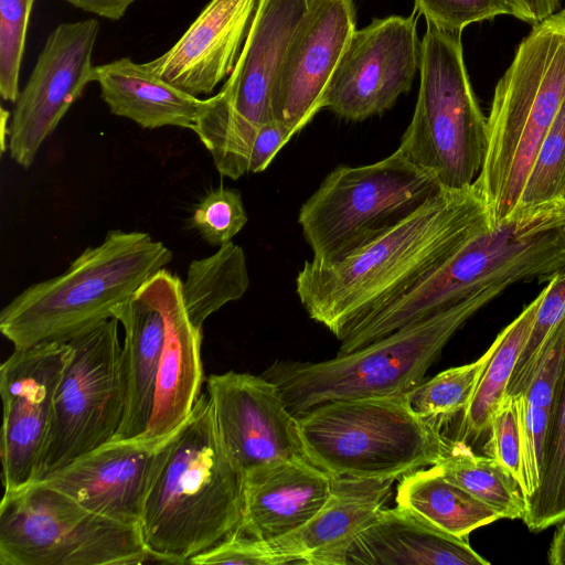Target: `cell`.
Masks as SVG:
<instances>
[{"instance_id": "6da1fadb", "label": "cell", "mask_w": 565, "mask_h": 565, "mask_svg": "<svg viewBox=\"0 0 565 565\" xmlns=\"http://www.w3.org/2000/svg\"><path fill=\"white\" fill-rule=\"evenodd\" d=\"M493 226L475 183L443 189L342 262L306 260L296 277L297 296L308 316L341 340L351 327L405 295Z\"/></svg>"}, {"instance_id": "7a4b0ae2", "label": "cell", "mask_w": 565, "mask_h": 565, "mask_svg": "<svg viewBox=\"0 0 565 565\" xmlns=\"http://www.w3.org/2000/svg\"><path fill=\"white\" fill-rule=\"evenodd\" d=\"M562 271L565 210L554 202L521 205L405 295L351 327L340 340L338 354L461 302L483 308L514 285L547 282Z\"/></svg>"}, {"instance_id": "3957f363", "label": "cell", "mask_w": 565, "mask_h": 565, "mask_svg": "<svg viewBox=\"0 0 565 565\" xmlns=\"http://www.w3.org/2000/svg\"><path fill=\"white\" fill-rule=\"evenodd\" d=\"M245 476L227 454L207 394L160 443L140 532L154 562L188 564L242 524Z\"/></svg>"}, {"instance_id": "277c9868", "label": "cell", "mask_w": 565, "mask_h": 565, "mask_svg": "<svg viewBox=\"0 0 565 565\" xmlns=\"http://www.w3.org/2000/svg\"><path fill=\"white\" fill-rule=\"evenodd\" d=\"M172 259L145 232L109 231L60 275L33 284L0 312V331L14 349L68 342L114 311Z\"/></svg>"}, {"instance_id": "5b68a950", "label": "cell", "mask_w": 565, "mask_h": 565, "mask_svg": "<svg viewBox=\"0 0 565 565\" xmlns=\"http://www.w3.org/2000/svg\"><path fill=\"white\" fill-rule=\"evenodd\" d=\"M564 102L565 7L533 24L493 93L473 182L493 225L519 207L540 143Z\"/></svg>"}, {"instance_id": "8992f818", "label": "cell", "mask_w": 565, "mask_h": 565, "mask_svg": "<svg viewBox=\"0 0 565 565\" xmlns=\"http://www.w3.org/2000/svg\"><path fill=\"white\" fill-rule=\"evenodd\" d=\"M297 417L308 459L332 477L401 479L436 465L451 441L405 395L331 401Z\"/></svg>"}, {"instance_id": "52a82bcc", "label": "cell", "mask_w": 565, "mask_h": 565, "mask_svg": "<svg viewBox=\"0 0 565 565\" xmlns=\"http://www.w3.org/2000/svg\"><path fill=\"white\" fill-rule=\"evenodd\" d=\"M480 309L461 302L350 353L320 362L276 361L262 375L276 383L296 416L331 401L406 395Z\"/></svg>"}, {"instance_id": "ba28073f", "label": "cell", "mask_w": 565, "mask_h": 565, "mask_svg": "<svg viewBox=\"0 0 565 565\" xmlns=\"http://www.w3.org/2000/svg\"><path fill=\"white\" fill-rule=\"evenodd\" d=\"M444 188L397 149L374 163L339 166L301 205L315 263L342 262L401 224Z\"/></svg>"}, {"instance_id": "9c48e42d", "label": "cell", "mask_w": 565, "mask_h": 565, "mask_svg": "<svg viewBox=\"0 0 565 565\" xmlns=\"http://www.w3.org/2000/svg\"><path fill=\"white\" fill-rule=\"evenodd\" d=\"M418 71L414 114L397 150L441 188H467L483 163L487 117L465 65L461 32L427 24Z\"/></svg>"}, {"instance_id": "30bf717a", "label": "cell", "mask_w": 565, "mask_h": 565, "mask_svg": "<svg viewBox=\"0 0 565 565\" xmlns=\"http://www.w3.org/2000/svg\"><path fill=\"white\" fill-rule=\"evenodd\" d=\"M311 0H257L236 65L221 90L204 99L192 130L223 177L248 173L259 128L273 120L271 85Z\"/></svg>"}, {"instance_id": "8fae6325", "label": "cell", "mask_w": 565, "mask_h": 565, "mask_svg": "<svg viewBox=\"0 0 565 565\" xmlns=\"http://www.w3.org/2000/svg\"><path fill=\"white\" fill-rule=\"evenodd\" d=\"M154 562L140 526L97 514L65 493L33 482L4 492L1 565H139Z\"/></svg>"}, {"instance_id": "7c38bea8", "label": "cell", "mask_w": 565, "mask_h": 565, "mask_svg": "<svg viewBox=\"0 0 565 565\" xmlns=\"http://www.w3.org/2000/svg\"><path fill=\"white\" fill-rule=\"evenodd\" d=\"M118 324L110 318L67 342L71 352L33 482L115 439L125 411Z\"/></svg>"}, {"instance_id": "4fadbf2b", "label": "cell", "mask_w": 565, "mask_h": 565, "mask_svg": "<svg viewBox=\"0 0 565 565\" xmlns=\"http://www.w3.org/2000/svg\"><path fill=\"white\" fill-rule=\"evenodd\" d=\"M416 20L415 13L388 15L356 29L332 74L323 108L350 121L392 108L419 70Z\"/></svg>"}, {"instance_id": "5bb4252c", "label": "cell", "mask_w": 565, "mask_h": 565, "mask_svg": "<svg viewBox=\"0 0 565 565\" xmlns=\"http://www.w3.org/2000/svg\"><path fill=\"white\" fill-rule=\"evenodd\" d=\"M98 31V21L86 19L62 23L49 35L9 125L10 157L22 168L32 166L44 140L94 82L92 56Z\"/></svg>"}, {"instance_id": "9a60e30c", "label": "cell", "mask_w": 565, "mask_h": 565, "mask_svg": "<svg viewBox=\"0 0 565 565\" xmlns=\"http://www.w3.org/2000/svg\"><path fill=\"white\" fill-rule=\"evenodd\" d=\"M71 352L67 342L14 349L0 367L4 492L33 482L49 434L56 390Z\"/></svg>"}, {"instance_id": "2e32d148", "label": "cell", "mask_w": 565, "mask_h": 565, "mask_svg": "<svg viewBox=\"0 0 565 565\" xmlns=\"http://www.w3.org/2000/svg\"><path fill=\"white\" fill-rule=\"evenodd\" d=\"M206 394L221 440L244 476L279 460H309L298 417L273 381L227 371L206 377Z\"/></svg>"}, {"instance_id": "e0dca14e", "label": "cell", "mask_w": 565, "mask_h": 565, "mask_svg": "<svg viewBox=\"0 0 565 565\" xmlns=\"http://www.w3.org/2000/svg\"><path fill=\"white\" fill-rule=\"evenodd\" d=\"M355 28L353 0H311L274 77L273 120L294 137L323 108L332 74Z\"/></svg>"}, {"instance_id": "ac0fdd59", "label": "cell", "mask_w": 565, "mask_h": 565, "mask_svg": "<svg viewBox=\"0 0 565 565\" xmlns=\"http://www.w3.org/2000/svg\"><path fill=\"white\" fill-rule=\"evenodd\" d=\"M163 438L113 439L38 482L65 493L97 514L139 525Z\"/></svg>"}, {"instance_id": "d6986e66", "label": "cell", "mask_w": 565, "mask_h": 565, "mask_svg": "<svg viewBox=\"0 0 565 565\" xmlns=\"http://www.w3.org/2000/svg\"><path fill=\"white\" fill-rule=\"evenodd\" d=\"M142 287L162 312L166 324L152 415L142 437L163 438L183 423L201 395L205 380L203 335L189 319L178 276L162 268Z\"/></svg>"}, {"instance_id": "ffe728a7", "label": "cell", "mask_w": 565, "mask_h": 565, "mask_svg": "<svg viewBox=\"0 0 565 565\" xmlns=\"http://www.w3.org/2000/svg\"><path fill=\"white\" fill-rule=\"evenodd\" d=\"M256 3L257 0H210L171 49L143 64L190 95L211 94L232 74Z\"/></svg>"}, {"instance_id": "44dd1931", "label": "cell", "mask_w": 565, "mask_h": 565, "mask_svg": "<svg viewBox=\"0 0 565 565\" xmlns=\"http://www.w3.org/2000/svg\"><path fill=\"white\" fill-rule=\"evenodd\" d=\"M394 481L333 477L320 511L298 530L266 542L267 546L295 565H344L351 543L385 508Z\"/></svg>"}, {"instance_id": "7402d4cb", "label": "cell", "mask_w": 565, "mask_h": 565, "mask_svg": "<svg viewBox=\"0 0 565 565\" xmlns=\"http://www.w3.org/2000/svg\"><path fill=\"white\" fill-rule=\"evenodd\" d=\"M333 477L309 460H279L245 476L241 527L268 542L309 522L327 502Z\"/></svg>"}, {"instance_id": "603a6c76", "label": "cell", "mask_w": 565, "mask_h": 565, "mask_svg": "<svg viewBox=\"0 0 565 565\" xmlns=\"http://www.w3.org/2000/svg\"><path fill=\"white\" fill-rule=\"evenodd\" d=\"M488 565L462 540L396 504L383 508L349 546L344 565Z\"/></svg>"}, {"instance_id": "cb8c5ba5", "label": "cell", "mask_w": 565, "mask_h": 565, "mask_svg": "<svg viewBox=\"0 0 565 565\" xmlns=\"http://www.w3.org/2000/svg\"><path fill=\"white\" fill-rule=\"evenodd\" d=\"M113 318L125 331L121 352L125 411L115 439L138 438L147 431L152 415L164 318L142 286L114 311Z\"/></svg>"}, {"instance_id": "d4e9b609", "label": "cell", "mask_w": 565, "mask_h": 565, "mask_svg": "<svg viewBox=\"0 0 565 565\" xmlns=\"http://www.w3.org/2000/svg\"><path fill=\"white\" fill-rule=\"evenodd\" d=\"M93 78L111 114L147 129L174 126L192 130L204 100L170 85L130 57L95 66Z\"/></svg>"}, {"instance_id": "484cf974", "label": "cell", "mask_w": 565, "mask_h": 565, "mask_svg": "<svg viewBox=\"0 0 565 565\" xmlns=\"http://www.w3.org/2000/svg\"><path fill=\"white\" fill-rule=\"evenodd\" d=\"M395 501L438 530L462 540L501 520L490 507L447 480L436 465L403 476Z\"/></svg>"}, {"instance_id": "4316f807", "label": "cell", "mask_w": 565, "mask_h": 565, "mask_svg": "<svg viewBox=\"0 0 565 565\" xmlns=\"http://www.w3.org/2000/svg\"><path fill=\"white\" fill-rule=\"evenodd\" d=\"M543 295L544 289L492 342V353L478 380L471 401L463 412L462 425L467 437L477 438L488 430L492 414L505 396Z\"/></svg>"}, {"instance_id": "83f0119b", "label": "cell", "mask_w": 565, "mask_h": 565, "mask_svg": "<svg viewBox=\"0 0 565 565\" xmlns=\"http://www.w3.org/2000/svg\"><path fill=\"white\" fill-rule=\"evenodd\" d=\"M249 287L244 249L232 241L213 255L194 259L182 282V299L191 322L200 330L226 303L241 299Z\"/></svg>"}, {"instance_id": "f1b7e54d", "label": "cell", "mask_w": 565, "mask_h": 565, "mask_svg": "<svg viewBox=\"0 0 565 565\" xmlns=\"http://www.w3.org/2000/svg\"><path fill=\"white\" fill-rule=\"evenodd\" d=\"M441 475L490 507L500 519H523L526 499L513 476L495 459L473 452L463 440H451L436 463Z\"/></svg>"}, {"instance_id": "f546056e", "label": "cell", "mask_w": 565, "mask_h": 565, "mask_svg": "<svg viewBox=\"0 0 565 565\" xmlns=\"http://www.w3.org/2000/svg\"><path fill=\"white\" fill-rule=\"evenodd\" d=\"M522 521L537 533L565 521V362L553 401L542 479Z\"/></svg>"}, {"instance_id": "4dcf8cb0", "label": "cell", "mask_w": 565, "mask_h": 565, "mask_svg": "<svg viewBox=\"0 0 565 565\" xmlns=\"http://www.w3.org/2000/svg\"><path fill=\"white\" fill-rule=\"evenodd\" d=\"M492 350L491 344L478 360L447 369L420 382L405 395L409 407L419 417L439 427L456 414L463 413Z\"/></svg>"}, {"instance_id": "1f68e13d", "label": "cell", "mask_w": 565, "mask_h": 565, "mask_svg": "<svg viewBox=\"0 0 565 565\" xmlns=\"http://www.w3.org/2000/svg\"><path fill=\"white\" fill-rule=\"evenodd\" d=\"M564 182L565 102L540 143L520 205H537L561 198Z\"/></svg>"}, {"instance_id": "d6a6232c", "label": "cell", "mask_w": 565, "mask_h": 565, "mask_svg": "<svg viewBox=\"0 0 565 565\" xmlns=\"http://www.w3.org/2000/svg\"><path fill=\"white\" fill-rule=\"evenodd\" d=\"M527 341L520 354L505 395L518 396L530 383L536 358L546 338L565 316V271L553 276L543 288Z\"/></svg>"}, {"instance_id": "836d02e7", "label": "cell", "mask_w": 565, "mask_h": 565, "mask_svg": "<svg viewBox=\"0 0 565 565\" xmlns=\"http://www.w3.org/2000/svg\"><path fill=\"white\" fill-rule=\"evenodd\" d=\"M35 0H0V95L15 103L30 13Z\"/></svg>"}, {"instance_id": "e575fe53", "label": "cell", "mask_w": 565, "mask_h": 565, "mask_svg": "<svg viewBox=\"0 0 565 565\" xmlns=\"http://www.w3.org/2000/svg\"><path fill=\"white\" fill-rule=\"evenodd\" d=\"M248 217L239 191L216 188L209 191L195 206L191 222L202 238L212 246L232 241Z\"/></svg>"}, {"instance_id": "d590c367", "label": "cell", "mask_w": 565, "mask_h": 565, "mask_svg": "<svg viewBox=\"0 0 565 565\" xmlns=\"http://www.w3.org/2000/svg\"><path fill=\"white\" fill-rule=\"evenodd\" d=\"M415 12L424 15L427 24L438 29L461 32L471 23L511 15L525 22L516 0H414Z\"/></svg>"}, {"instance_id": "8d00e7d4", "label": "cell", "mask_w": 565, "mask_h": 565, "mask_svg": "<svg viewBox=\"0 0 565 565\" xmlns=\"http://www.w3.org/2000/svg\"><path fill=\"white\" fill-rule=\"evenodd\" d=\"M518 398L521 430V490L527 499L541 483L551 408L534 405L521 395H518Z\"/></svg>"}, {"instance_id": "74e56055", "label": "cell", "mask_w": 565, "mask_h": 565, "mask_svg": "<svg viewBox=\"0 0 565 565\" xmlns=\"http://www.w3.org/2000/svg\"><path fill=\"white\" fill-rule=\"evenodd\" d=\"M484 454L500 462L522 484L521 430L518 396L505 395L489 425Z\"/></svg>"}, {"instance_id": "f35d334b", "label": "cell", "mask_w": 565, "mask_h": 565, "mask_svg": "<svg viewBox=\"0 0 565 565\" xmlns=\"http://www.w3.org/2000/svg\"><path fill=\"white\" fill-rule=\"evenodd\" d=\"M188 564L289 565L294 562L274 553L266 542L248 535L239 526L211 548L190 558Z\"/></svg>"}, {"instance_id": "ab89813d", "label": "cell", "mask_w": 565, "mask_h": 565, "mask_svg": "<svg viewBox=\"0 0 565 565\" xmlns=\"http://www.w3.org/2000/svg\"><path fill=\"white\" fill-rule=\"evenodd\" d=\"M292 138L279 122L270 120L263 125L254 140L250 151L248 173L263 172L280 149Z\"/></svg>"}, {"instance_id": "60d3db41", "label": "cell", "mask_w": 565, "mask_h": 565, "mask_svg": "<svg viewBox=\"0 0 565 565\" xmlns=\"http://www.w3.org/2000/svg\"><path fill=\"white\" fill-rule=\"evenodd\" d=\"M73 7L85 12L106 18L119 20L128 8L137 0H64Z\"/></svg>"}, {"instance_id": "b9f144b4", "label": "cell", "mask_w": 565, "mask_h": 565, "mask_svg": "<svg viewBox=\"0 0 565 565\" xmlns=\"http://www.w3.org/2000/svg\"><path fill=\"white\" fill-rule=\"evenodd\" d=\"M525 22L535 24L562 9L564 0H516Z\"/></svg>"}, {"instance_id": "7bdbcfd3", "label": "cell", "mask_w": 565, "mask_h": 565, "mask_svg": "<svg viewBox=\"0 0 565 565\" xmlns=\"http://www.w3.org/2000/svg\"><path fill=\"white\" fill-rule=\"evenodd\" d=\"M548 563L565 565V521L557 525L547 552Z\"/></svg>"}, {"instance_id": "ee69618b", "label": "cell", "mask_w": 565, "mask_h": 565, "mask_svg": "<svg viewBox=\"0 0 565 565\" xmlns=\"http://www.w3.org/2000/svg\"><path fill=\"white\" fill-rule=\"evenodd\" d=\"M562 196L565 199V182H564V186H563Z\"/></svg>"}]
</instances>
